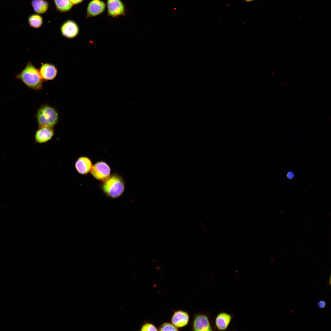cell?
<instances>
[{
    "instance_id": "cell-17",
    "label": "cell",
    "mask_w": 331,
    "mask_h": 331,
    "mask_svg": "<svg viewBox=\"0 0 331 331\" xmlns=\"http://www.w3.org/2000/svg\"><path fill=\"white\" fill-rule=\"evenodd\" d=\"M160 331H178L175 325L169 323H165L162 324L160 328Z\"/></svg>"
},
{
    "instance_id": "cell-5",
    "label": "cell",
    "mask_w": 331,
    "mask_h": 331,
    "mask_svg": "<svg viewBox=\"0 0 331 331\" xmlns=\"http://www.w3.org/2000/svg\"><path fill=\"white\" fill-rule=\"evenodd\" d=\"M108 15L113 17H117L125 15V7L121 0H107Z\"/></svg>"
},
{
    "instance_id": "cell-4",
    "label": "cell",
    "mask_w": 331,
    "mask_h": 331,
    "mask_svg": "<svg viewBox=\"0 0 331 331\" xmlns=\"http://www.w3.org/2000/svg\"><path fill=\"white\" fill-rule=\"evenodd\" d=\"M90 171L96 179L104 181L110 176V169L105 162H100L92 166Z\"/></svg>"
},
{
    "instance_id": "cell-18",
    "label": "cell",
    "mask_w": 331,
    "mask_h": 331,
    "mask_svg": "<svg viewBox=\"0 0 331 331\" xmlns=\"http://www.w3.org/2000/svg\"><path fill=\"white\" fill-rule=\"evenodd\" d=\"M141 331H157L156 328L153 324L150 323H146L144 324L141 328Z\"/></svg>"
},
{
    "instance_id": "cell-19",
    "label": "cell",
    "mask_w": 331,
    "mask_h": 331,
    "mask_svg": "<svg viewBox=\"0 0 331 331\" xmlns=\"http://www.w3.org/2000/svg\"><path fill=\"white\" fill-rule=\"evenodd\" d=\"M326 302L324 300H321L317 303V305L320 309H323L326 305Z\"/></svg>"
},
{
    "instance_id": "cell-2",
    "label": "cell",
    "mask_w": 331,
    "mask_h": 331,
    "mask_svg": "<svg viewBox=\"0 0 331 331\" xmlns=\"http://www.w3.org/2000/svg\"><path fill=\"white\" fill-rule=\"evenodd\" d=\"M102 187L103 192L108 196L116 198L120 196L123 192L124 184L120 176L114 174L104 181Z\"/></svg>"
},
{
    "instance_id": "cell-20",
    "label": "cell",
    "mask_w": 331,
    "mask_h": 331,
    "mask_svg": "<svg viewBox=\"0 0 331 331\" xmlns=\"http://www.w3.org/2000/svg\"><path fill=\"white\" fill-rule=\"evenodd\" d=\"M294 176V173L292 171H289L287 174V178L289 179H292Z\"/></svg>"
},
{
    "instance_id": "cell-12",
    "label": "cell",
    "mask_w": 331,
    "mask_h": 331,
    "mask_svg": "<svg viewBox=\"0 0 331 331\" xmlns=\"http://www.w3.org/2000/svg\"><path fill=\"white\" fill-rule=\"evenodd\" d=\"M189 317L188 314L181 310L174 312L172 316V323L177 327H181L186 325L188 323Z\"/></svg>"
},
{
    "instance_id": "cell-11",
    "label": "cell",
    "mask_w": 331,
    "mask_h": 331,
    "mask_svg": "<svg viewBox=\"0 0 331 331\" xmlns=\"http://www.w3.org/2000/svg\"><path fill=\"white\" fill-rule=\"evenodd\" d=\"M75 166L76 170L79 173L84 175L87 174L90 171L92 164L89 158L81 157L76 162Z\"/></svg>"
},
{
    "instance_id": "cell-21",
    "label": "cell",
    "mask_w": 331,
    "mask_h": 331,
    "mask_svg": "<svg viewBox=\"0 0 331 331\" xmlns=\"http://www.w3.org/2000/svg\"><path fill=\"white\" fill-rule=\"evenodd\" d=\"M83 0H70L72 4H75L82 2Z\"/></svg>"
},
{
    "instance_id": "cell-14",
    "label": "cell",
    "mask_w": 331,
    "mask_h": 331,
    "mask_svg": "<svg viewBox=\"0 0 331 331\" xmlns=\"http://www.w3.org/2000/svg\"><path fill=\"white\" fill-rule=\"evenodd\" d=\"M32 4L34 11L40 14L45 13L48 7L47 2L44 0H33Z\"/></svg>"
},
{
    "instance_id": "cell-15",
    "label": "cell",
    "mask_w": 331,
    "mask_h": 331,
    "mask_svg": "<svg viewBox=\"0 0 331 331\" xmlns=\"http://www.w3.org/2000/svg\"><path fill=\"white\" fill-rule=\"evenodd\" d=\"M57 8L60 11L66 12L69 10L73 4L70 0H54Z\"/></svg>"
},
{
    "instance_id": "cell-3",
    "label": "cell",
    "mask_w": 331,
    "mask_h": 331,
    "mask_svg": "<svg viewBox=\"0 0 331 331\" xmlns=\"http://www.w3.org/2000/svg\"><path fill=\"white\" fill-rule=\"evenodd\" d=\"M37 121L39 127L52 128L58 120V114L56 109L51 106L44 105L38 110Z\"/></svg>"
},
{
    "instance_id": "cell-10",
    "label": "cell",
    "mask_w": 331,
    "mask_h": 331,
    "mask_svg": "<svg viewBox=\"0 0 331 331\" xmlns=\"http://www.w3.org/2000/svg\"><path fill=\"white\" fill-rule=\"evenodd\" d=\"M193 328L194 331H211L212 329L207 317L204 314L197 315L193 321Z\"/></svg>"
},
{
    "instance_id": "cell-13",
    "label": "cell",
    "mask_w": 331,
    "mask_h": 331,
    "mask_svg": "<svg viewBox=\"0 0 331 331\" xmlns=\"http://www.w3.org/2000/svg\"><path fill=\"white\" fill-rule=\"evenodd\" d=\"M231 319L230 315L228 313L222 312L219 314L215 319L216 328L219 330H225L228 326Z\"/></svg>"
},
{
    "instance_id": "cell-8",
    "label": "cell",
    "mask_w": 331,
    "mask_h": 331,
    "mask_svg": "<svg viewBox=\"0 0 331 331\" xmlns=\"http://www.w3.org/2000/svg\"><path fill=\"white\" fill-rule=\"evenodd\" d=\"M106 4L101 0H92L88 4L87 10L88 17L98 16L105 10Z\"/></svg>"
},
{
    "instance_id": "cell-7",
    "label": "cell",
    "mask_w": 331,
    "mask_h": 331,
    "mask_svg": "<svg viewBox=\"0 0 331 331\" xmlns=\"http://www.w3.org/2000/svg\"><path fill=\"white\" fill-rule=\"evenodd\" d=\"M61 32L63 36L72 39L75 38L78 36L79 32V29L76 23L71 21H68L62 26Z\"/></svg>"
},
{
    "instance_id": "cell-16",
    "label": "cell",
    "mask_w": 331,
    "mask_h": 331,
    "mask_svg": "<svg viewBox=\"0 0 331 331\" xmlns=\"http://www.w3.org/2000/svg\"><path fill=\"white\" fill-rule=\"evenodd\" d=\"M29 25L32 27L38 28L41 26L43 23L41 17L39 15L33 14L29 17Z\"/></svg>"
},
{
    "instance_id": "cell-6",
    "label": "cell",
    "mask_w": 331,
    "mask_h": 331,
    "mask_svg": "<svg viewBox=\"0 0 331 331\" xmlns=\"http://www.w3.org/2000/svg\"><path fill=\"white\" fill-rule=\"evenodd\" d=\"M39 70L44 81L54 79L56 77L58 73V70L56 67L47 63H42Z\"/></svg>"
},
{
    "instance_id": "cell-9",
    "label": "cell",
    "mask_w": 331,
    "mask_h": 331,
    "mask_svg": "<svg viewBox=\"0 0 331 331\" xmlns=\"http://www.w3.org/2000/svg\"><path fill=\"white\" fill-rule=\"evenodd\" d=\"M54 134L52 128L39 127L35 134V141L36 143H46L52 138Z\"/></svg>"
},
{
    "instance_id": "cell-22",
    "label": "cell",
    "mask_w": 331,
    "mask_h": 331,
    "mask_svg": "<svg viewBox=\"0 0 331 331\" xmlns=\"http://www.w3.org/2000/svg\"><path fill=\"white\" fill-rule=\"evenodd\" d=\"M244 0L246 2H252V1H254V0Z\"/></svg>"
},
{
    "instance_id": "cell-1",
    "label": "cell",
    "mask_w": 331,
    "mask_h": 331,
    "mask_svg": "<svg viewBox=\"0 0 331 331\" xmlns=\"http://www.w3.org/2000/svg\"><path fill=\"white\" fill-rule=\"evenodd\" d=\"M28 88L36 90L42 88L43 80L39 69L30 62H29L21 71L16 75Z\"/></svg>"
}]
</instances>
